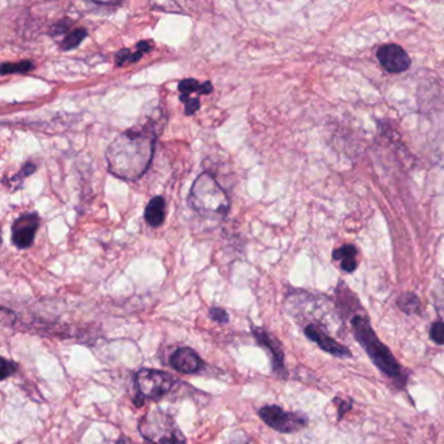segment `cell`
<instances>
[{"mask_svg": "<svg viewBox=\"0 0 444 444\" xmlns=\"http://www.w3.org/2000/svg\"><path fill=\"white\" fill-rule=\"evenodd\" d=\"M143 218H145V222L148 223L150 227L154 228L161 227L166 221V200L161 196L152 198L146 205Z\"/></svg>", "mask_w": 444, "mask_h": 444, "instance_id": "4fadbf2b", "label": "cell"}, {"mask_svg": "<svg viewBox=\"0 0 444 444\" xmlns=\"http://www.w3.org/2000/svg\"><path fill=\"white\" fill-rule=\"evenodd\" d=\"M34 70V64L31 61H21L17 63H3L0 72L3 76L7 74H26Z\"/></svg>", "mask_w": 444, "mask_h": 444, "instance_id": "e0dca14e", "label": "cell"}, {"mask_svg": "<svg viewBox=\"0 0 444 444\" xmlns=\"http://www.w3.org/2000/svg\"><path fill=\"white\" fill-rule=\"evenodd\" d=\"M258 414L269 427L283 434L296 433L308 425V417L305 414L285 412L278 405L263 406Z\"/></svg>", "mask_w": 444, "mask_h": 444, "instance_id": "5b68a950", "label": "cell"}, {"mask_svg": "<svg viewBox=\"0 0 444 444\" xmlns=\"http://www.w3.org/2000/svg\"><path fill=\"white\" fill-rule=\"evenodd\" d=\"M209 313H210L212 321L221 323V324H224V323H227L230 321L228 314H227V312H225L224 309H222V308H212Z\"/></svg>", "mask_w": 444, "mask_h": 444, "instance_id": "cb8c5ba5", "label": "cell"}, {"mask_svg": "<svg viewBox=\"0 0 444 444\" xmlns=\"http://www.w3.org/2000/svg\"><path fill=\"white\" fill-rule=\"evenodd\" d=\"M254 338L260 345L266 348L271 354V361H273V369L276 373L284 372V354H283L282 345L273 338L270 333H266L263 328L255 327L253 330Z\"/></svg>", "mask_w": 444, "mask_h": 444, "instance_id": "8fae6325", "label": "cell"}, {"mask_svg": "<svg viewBox=\"0 0 444 444\" xmlns=\"http://www.w3.org/2000/svg\"><path fill=\"white\" fill-rule=\"evenodd\" d=\"M136 386L138 393L145 399H161L164 395L171 391L173 386V378L171 374L154 370V369H142L134 376Z\"/></svg>", "mask_w": 444, "mask_h": 444, "instance_id": "8992f818", "label": "cell"}, {"mask_svg": "<svg viewBox=\"0 0 444 444\" xmlns=\"http://www.w3.org/2000/svg\"><path fill=\"white\" fill-rule=\"evenodd\" d=\"M163 127L159 120L148 119L140 127L120 133L106 152L110 173L127 182L141 179L152 164L155 142Z\"/></svg>", "mask_w": 444, "mask_h": 444, "instance_id": "6da1fadb", "label": "cell"}, {"mask_svg": "<svg viewBox=\"0 0 444 444\" xmlns=\"http://www.w3.org/2000/svg\"><path fill=\"white\" fill-rule=\"evenodd\" d=\"M351 323L354 328V338L370 357L374 365L388 378L404 382L402 365L397 363L394 354H391L390 349L378 339L369 318L363 314H356Z\"/></svg>", "mask_w": 444, "mask_h": 444, "instance_id": "3957f363", "label": "cell"}, {"mask_svg": "<svg viewBox=\"0 0 444 444\" xmlns=\"http://www.w3.org/2000/svg\"><path fill=\"white\" fill-rule=\"evenodd\" d=\"M357 249L354 245H343L333 252V260L339 263L340 269L345 273H354L358 266Z\"/></svg>", "mask_w": 444, "mask_h": 444, "instance_id": "5bb4252c", "label": "cell"}, {"mask_svg": "<svg viewBox=\"0 0 444 444\" xmlns=\"http://www.w3.org/2000/svg\"><path fill=\"white\" fill-rule=\"evenodd\" d=\"M116 444H131L129 441L125 438V436H121L120 439L116 442Z\"/></svg>", "mask_w": 444, "mask_h": 444, "instance_id": "4316f807", "label": "cell"}, {"mask_svg": "<svg viewBox=\"0 0 444 444\" xmlns=\"http://www.w3.org/2000/svg\"><path fill=\"white\" fill-rule=\"evenodd\" d=\"M35 171H37V166H35L33 161H28L24 167H21L20 171L17 172L16 175H13V176L10 177V185H12V187H15V189L20 188L24 180H25L28 176L33 175V173Z\"/></svg>", "mask_w": 444, "mask_h": 444, "instance_id": "ffe728a7", "label": "cell"}, {"mask_svg": "<svg viewBox=\"0 0 444 444\" xmlns=\"http://www.w3.org/2000/svg\"><path fill=\"white\" fill-rule=\"evenodd\" d=\"M339 405H340V408H339V420H342L344 414L347 413V412H349V409L352 408V403H351V402L348 403V402L339 400Z\"/></svg>", "mask_w": 444, "mask_h": 444, "instance_id": "484cf974", "label": "cell"}, {"mask_svg": "<svg viewBox=\"0 0 444 444\" xmlns=\"http://www.w3.org/2000/svg\"><path fill=\"white\" fill-rule=\"evenodd\" d=\"M376 58L384 70L390 73H402L411 67V58L408 54L394 43L382 46L376 52Z\"/></svg>", "mask_w": 444, "mask_h": 444, "instance_id": "ba28073f", "label": "cell"}, {"mask_svg": "<svg viewBox=\"0 0 444 444\" xmlns=\"http://www.w3.org/2000/svg\"><path fill=\"white\" fill-rule=\"evenodd\" d=\"M16 372V365L6 358H1V379H7L10 375Z\"/></svg>", "mask_w": 444, "mask_h": 444, "instance_id": "d4e9b609", "label": "cell"}, {"mask_svg": "<svg viewBox=\"0 0 444 444\" xmlns=\"http://www.w3.org/2000/svg\"><path fill=\"white\" fill-rule=\"evenodd\" d=\"M152 50V40H140L136 45V51L132 52L129 49H122L115 54V65L122 67L125 64H133L141 61L142 56Z\"/></svg>", "mask_w": 444, "mask_h": 444, "instance_id": "7c38bea8", "label": "cell"}, {"mask_svg": "<svg viewBox=\"0 0 444 444\" xmlns=\"http://www.w3.org/2000/svg\"><path fill=\"white\" fill-rule=\"evenodd\" d=\"M188 205L207 219H224L231 207L228 194L209 172H202L193 182Z\"/></svg>", "mask_w": 444, "mask_h": 444, "instance_id": "7a4b0ae2", "label": "cell"}, {"mask_svg": "<svg viewBox=\"0 0 444 444\" xmlns=\"http://www.w3.org/2000/svg\"><path fill=\"white\" fill-rule=\"evenodd\" d=\"M430 339L435 344L444 345V323L435 322L433 323L431 328H430Z\"/></svg>", "mask_w": 444, "mask_h": 444, "instance_id": "7402d4cb", "label": "cell"}, {"mask_svg": "<svg viewBox=\"0 0 444 444\" xmlns=\"http://www.w3.org/2000/svg\"><path fill=\"white\" fill-rule=\"evenodd\" d=\"M431 296H433L436 313L442 318V322L444 323V280L435 283Z\"/></svg>", "mask_w": 444, "mask_h": 444, "instance_id": "d6986e66", "label": "cell"}, {"mask_svg": "<svg viewBox=\"0 0 444 444\" xmlns=\"http://www.w3.org/2000/svg\"><path fill=\"white\" fill-rule=\"evenodd\" d=\"M40 215L37 212H28L19 215L12 224L10 240L17 249L31 248L40 228Z\"/></svg>", "mask_w": 444, "mask_h": 444, "instance_id": "52a82bcc", "label": "cell"}, {"mask_svg": "<svg viewBox=\"0 0 444 444\" xmlns=\"http://www.w3.org/2000/svg\"><path fill=\"white\" fill-rule=\"evenodd\" d=\"M399 309L408 315L421 313V301L414 293H403L397 299Z\"/></svg>", "mask_w": 444, "mask_h": 444, "instance_id": "2e32d148", "label": "cell"}, {"mask_svg": "<svg viewBox=\"0 0 444 444\" xmlns=\"http://www.w3.org/2000/svg\"><path fill=\"white\" fill-rule=\"evenodd\" d=\"M88 37V31L84 28H77L70 31L63 40H61V47L64 51L73 50L74 47L80 46L81 42Z\"/></svg>", "mask_w": 444, "mask_h": 444, "instance_id": "ac0fdd59", "label": "cell"}, {"mask_svg": "<svg viewBox=\"0 0 444 444\" xmlns=\"http://www.w3.org/2000/svg\"><path fill=\"white\" fill-rule=\"evenodd\" d=\"M179 91H180V98L191 97L192 93H198L200 95H209L212 94L214 88L210 81H205L200 84L196 79H185L179 82Z\"/></svg>", "mask_w": 444, "mask_h": 444, "instance_id": "9a60e30c", "label": "cell"}, {"mask_svg": "<svg viewBox=\"0 0 444 444\" xmlns=\"http://www.w3.org/2000/svg\"><path fill=\"white\" fill-rule=\"evenodd\" d=\"M72 25H73V21H72L71 19H68V17L56 21V22L51 26L50 35H52V37H56V35H61V34H65V35H67V34H68L67 31L71 29Z\"/></svg>", "mask_w": 444, "mask_h": 444, "instance_id": "44dd1931", "label": "cell"}, {"mask_svg": "<svg viewBox=\"0 0 444 444\" xmlns=\"http://www.w3.org/2000/svg\"><path fill=\"white\" fill-rule=\"evenodd\" d=\"M142 436L152 444H185V438L170 414L152 411L138 425Z\"/></svg>", "mask_w": 444, "mask_h": 444, "instance_id": "277c9868", "label": "cell"}, {"mask_svg": "<svg viewBox=\"0 0 444 444\" xmlns=\"http://www.w3.org/2000/svg\"><path fill=\"white\" fill-rule=\"evenodd\" d=\"M303 333L313 343L317 344L322 351L333 354L335 357H351V351L344 347L343 344L338 343L331 336L323 331L317 324H308L303 328Z\"/></svg>", "mask_w": 444, "mask_h": 444, "instance_id": "9c48e42d", "label": "cell"}, {"mask_svg": "<svg viewBox=\"0 0 444 444\" xmlns=\"http://www.w3.org/2000/svg\"><path fill=\"white\" fill-rule=\"evenodd\" d=\"M180 101L185 103V115H187V116H192L193 113L198 111L200 107H201L200 98L187 97V98H180Z\"/></svg>", "mask_w": 444, "mask_h": 444, "instance_id": "603a6c76", "label": "cell"}, {"mask_svg": "<svg viewBox=\"0 0 444 444\" xmlns=\"http://www.w3.org/2000/svg\"><path fill=\"white\" fill-rule=\"evenodd\" d=\"M170 363L175 370L184 374L197 373L203 366L201 357L191 348L177 349L175 354H172Z\"/></svg>", "mask_w": 444, "mask_h": 444, "instance_id": "30bf717a", "label": "cell"}]
</instances>
